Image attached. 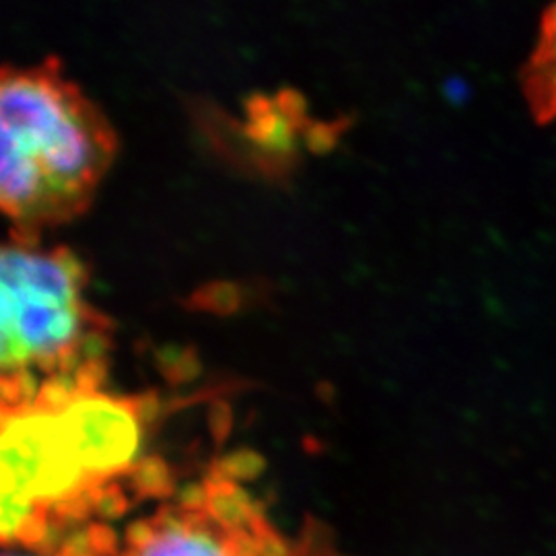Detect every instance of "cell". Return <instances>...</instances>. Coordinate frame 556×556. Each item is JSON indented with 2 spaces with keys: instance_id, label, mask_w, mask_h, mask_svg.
I'll use <instances>...</instances> for the list:
<instances>
[{
  "instance_id": "1",
  "label": "cell",
  "mask_w": 556,
  "mask_h": 556,
  "mask_svg": "<svg viewBox=\"0 0 556 556\" xmlns=\"http://www.w3.org/2000/svg\"><path fill=\"white\" fill-rule=\"evenodd\" d=\"M100 105L54 56L0 75V206L13 231L40 236L80 215L116 155Z\"/></svg>"
},
{
  "instance_id": "2",
  "label": "cell",
  "mask_w": 556,
  "mask_h": 556,
  "mask_svg": "<svg viewBox=\"0 0 556 556\" xmlns=\"http://www.w3.org/2000/svg\"><path fill=\"white\" fill-rule=\"evenodd\" d=\"M85 287L87 268L71 248L9 233L0 252L2 402L29 397L48 381H103L110 321Z\"/></svg>"
},
{
  "instance_id": "3",
  "label": "cell",
  "mask_w": 556,
  "mask_h": 556,
  "mask_svg": "<svg viewBox=\"0 0 556 556\" xmlns=\"http://www.w3.org/2000/svg\"><path fill=\"white\" fill-rule=\"evenodd\" d=\"M116 556L295 555L243 480L217 466L122 530Z\"/></svg>"
},
{
  "instance_id": "4",
  "label": "cell",
  "mask_w": 556,
  "mask_h": 556,
  "mask_svg": "<svg viewBox=\"0 0 556 556\" xmlns=\"http://www.w3.org/2000/svg\"><path fill=\"white\" fill-rule=\"evenodd\" d=\"M523 89L538 119L556 118V7L542 20L534 54L523 73Z\"/></svg>"
},
{
  "instance_id": "5",
  "label": "cell",
  "mask_w": 556,
  "mask_h": 556,
  "mask_svg": "<svg viewBox=\"0 0 556 556\" xmlns=\"http://www.w3.org/2000/svg\"><path fill=\"white\" fill-rule=\"evenodd\" d=\"M118 540L110 523H93L38 546H7L4 556H116Z\"/></svg>"
}]
</instances>
